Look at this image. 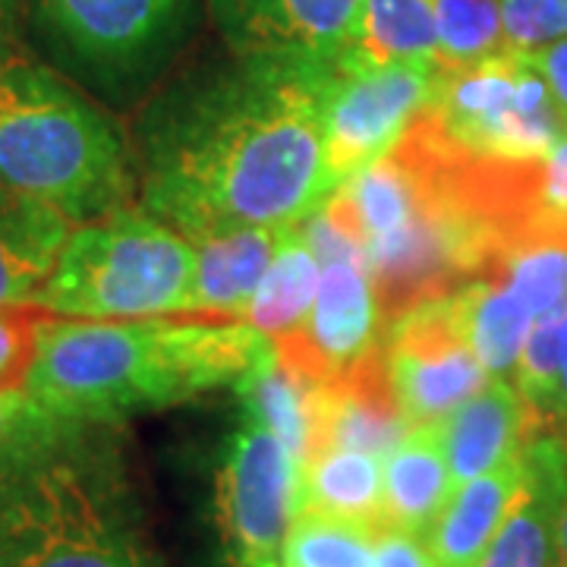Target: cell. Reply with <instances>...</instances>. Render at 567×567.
<instances>
[{
  "mask_svg": "<svg viewBox=\"0 0 567 567\" xmlns=\"http://www.w3.org/2000/svg\"><path fill=\"white\" fill-rule=\"evenodd\" d=\"M322 58H234L155 95L130 140L140 208L189 244L303 221L338 186L316 111Z\"/></svg>",
  "mask_w": 567,
  "mask_h": 567,
  "instance_id": "1",
  "label": "cell"
},
{
  "mask_svg": "<svg viewBox=\"0 0 567 567\" xmlns=\"http://www.w3.org/2000/svg\"><path fill=\"white\" fill-rule=\"evenodd\" d=\"M271 353L252 324L224 316L61 319L44 316L25 394L70 423H107L240 385Z\"/></svg>",
  "mask_w": 567,
  "mask_h": 567,
  "instance_id": "2",
  "label": "cell"
},
{
  "mask_svg": "<svg viewBox=\"0 0 567 567\" xmlns=\"http://www.w3.org/2000/svg\"><path fill=\"white\" fill-rule=\"evenodd\" d=\"M0 567H145L117 425L32 406L0 464Z\"/></svg>",
  "mask_w": 567,
  "mask_h": 567,
  "instance_id": "3",
  "label": "cell"
},
{
  "mask_svg": "<svg viewBox=\"0 0 567 567\" xmlns=\"http://www.w3.org/2000/svg\"><path fill=\"white\" fill-rule=\"evenodd\" d=\"M0 183L70 224L136 205V155L114 114L58 66L0 48Z\"/></svg>",
  "mask_w": 567,
  "mask_h": 567,
  "instance_id": "4",
  "label": "cell"
},
{
  "mask_svg": "<svg viewBox=\"0 0 567 567\" xmlns=\"http://www.w3.org/2000/svg\"><path fill=\"white\" fill-rule=\"evenodd\" d=\"M196 249L140 205L76 224L35 306L61 319H158L189 312Z\"/></svg>",
  "mask_w": 567,
  "mask_h": 567,
  "instance_id": "5",
  "label": "cell"
},
{
  "mask_svg": "<svg viewBox=\"0 0 567 567\" xmlns=\"http://www.w3.org/2000/svg\"><path fill=\"white\" fill-rule=\"evenodd\" d=\"M205 0H32V29L63 76L107 107H130L203 25Z\"/></svg>",
  "mask_w": 567,
  "mask_h": 567,
  "instance_id": "6",
  "label": "cell"
},
{
  "mask_svg": "<svg viewBox=\"0 0 567 567\" xmlns=\"http://www.w3.org/2000/svg\"><path fill=\"white\" fill-rule=\"evenodd\" d=\"M429 114L466 152L505 162L543 158L565 140V107L517 48L464 70H439Z\"/></svg>",
  "mask_w": 567,
  "mask_h": 567,
  "instance_id": "7",
  "label": "cell"
},
{
  "mask_svg": "<svg viewBox=\"0 0 567 567\" xmlns=\"http://www.w3.org/2000/svg\"><path fill=\"white\" fill-rule=\"evenodd\" d=\"M435 85V63L357 66L341 58V48L324 54L316 66V111L331 181H347L391 152L432 104Z\"/></svg>",
  "mask_w": 567,
  "mask_h": 567,
  "instance_id": "8",
  "label": "cell"
},
{
  "mask_svg": "<svg viewBox=\"0 0 567 567\" xmlns=\"http://www.w3.org/2000/svg\"><path fill=\"white\" fill-rule=\"evenodd\" d=\"M215 476L218 567H281L293 520L297 457L244 406Z\"/></svg>",
  "mask_w": 567,
  "mask_h": 567,
  "instance_id": "9",
  "label": "cell"
},
{
  "mask_svg": "<svg viewBox=\"0 0 567 567\" xmlns=\"http://www.w3.org/2000/svg\"><path fill=\"white\" fill-rule=\"evenodd\" d=\"M382 350L391 391L410 425L442 423L492 379L466 341L451 297L413 306L388 322Z\"/></svg>",
  "mask_w": 567,
  "mask_h": 567,
  "instance_id": "10",
  "label": "cell"
},
{
  "mask_svg": "<svg viewBox=\"0 0 567 567\" xmlns=\"http://www.w3.org/2000/svg\"><path fill=\"white\" fill-rule=\"evenodd\" d=\"M385 316L363 262L322 265L319 290L300 328L275 338V360L300 375L306 385H322L372 357L385 341ZM388 328V324H385Z\"/></svg>",
  "mask_w": 567,
  "mask_h": 567,
  "instance_id": "11",
  "label": "cell"
},
{
  "mask_svg": "<svg viewBox=\"0 0 567 567\" xmlns=\"http://www.w3.org/2000/svg\"><path fill=\"white\" fill-rule=\"evenodd\" d=\"M413 425L406 423L388 379L385 350L379 347L350 372L309 388L306 404V447L300 464L331 451H365L385 457Z\"/></svg>",
  "mask_w": 567,
  "mask_h": 567,
  "instance_id": "12",
  "label": "cell"
},
{
  "mask_svg": "<svg viewBox=\"0 0 567 567\" xmlns=\"http://www.w3.org/2000/svg\"><path fill=\"white\" fill-rule=\"evenodd\" d=\"M360 0H205L234 58H322L347 41Z\"/></svg>",
  "mask_w": 567,
  "mask_h": 567,
  "instance_id": "13",
  "label": "cell"
},
{
  "mask_svg": "<svg viewBox=\"0 0 567 567\" xmlns=\"http://www.w3.org/2000/svg\"><path fill=\"white\" fill-rule=\"evenodd\" d=\"M567 492V442L536 432L524 445V483L473 567H558V520Z\"/></svg>",
  "mask_w": 567,
  "mask_h": 567,
  "instance_id": "14",
  "label": "cell"
},
{
  "mask_svg": "<svg viewBox=\"0 0 567 567\" xmlns=\"http://www.w3.org/2000/svg\"><path fill=\"white\" fill-rule=\"evenodd\" d=\"M454 486L517 457L536 425L511 379H488L470 401L439 423Z\"/></svg>",
  "mask_w": 567,
  "mask_h": 567,
  "instance_id": "15",
  "label": "cell"
},
{
  "mask_svg": "<svg viewBox=\"0 0 567 567\" xmlns=\"http://www.w3.org/2000/svg\"><path fill=\"white\" fill-rule=\"evenodd\" d=\"M76 224L0 183V306H35Z\"/></svg>",
  "mask_w": 567,
  "mask_h": 567,
  "instance_id": "16",
  "label": "cell"
},
{
  "mask_svg": "<svg viewBox=\"0 0 567 567\" xmlns=\"http://www.w3.org/2000/svg\"><path fill=\"white\" fill-rule=\"evenodd\" d=\"M287 227L290 224L237 227V230L215 234L193 244L196 275H193V290H189V312L244 319L246 306L275 259Z\"/></svg>",
  "mask_w": 567,
  "mask_h": 567,
  "instance_id": "17",
  "label": "cell"
},
{
  "mask_svg": "<svg viewBox=\"0 0 567 567\" xmlns=\"http://www.w3.org/2000/svg\"><path fill=\"white\" fill-rule=\"evenodd\" d=\"M454 492L439 423L413 425L382 457V527L429 536Z\"/></svg>",
  "mask_w": 567,
  "mask_h": 567,
  "instance_id": "18",
  "label": "cell"
},
{
  "mask_svg": "<svg viewBox=\"0 0 567 567\" xmlns=\"http://www.w3.org/2000/svg\"><path fill=\"white\" fill-rule=\"evenodd\" d=\"M524 483V451L476 480L454 486L425 543L439 567H473L492 543Z\"/></svg>",
  "mask_w": 567,
  "mask_h": 567,
  "instance_id": "19",
  "label": "cell"
},
{
  "mask_svg": "<svg viewBox=\"0 0 567 567\" xmlns=\"http://www.w3.org/2000/svg\"><path fill=\"white\" fill-rule=\"evenodd\" d=\"M316 511L365 527H382V457L331 447L297 466L293 517Z\"/></svg>",
  "mask_w": 567,
  "mask_h": 567,
  "instance_id": "20",
  "label": "cell"
},
{
  "mask_svg": "<svg viewBox=\"0 0 567 567\" xmlns=\"http://www.w3.org/2000/svg\"><path fill=\"white\" fill-rule=\"evenodd\" d=\"M435 0H360L341 58L357 66L435 63Z\"/></svg>",
  "mask_w": 567,
  "mask_h": 567,
  "instance_id": "21",
  "label": "cell"
},
{
  "mask_svg": "<svg viewBox=\"0 0 567 567\" xmlns=\"http://www.w3.org/2000/svg\"><path fill=\"white\" fill-rule=\"evenodd\" d=\"M457 319L480 363L492 379H507L527 344L533 312L527 303L495 278H476L451 293Z\"/></svg>",
  "mask_w": 567,
  "mask_h": 567,
  "instance_id": "22",
  "label": "cell"
},
{
  "mask_svg": "<svg viewBox=\"0 0 567 567\" xmlns=\"http://www.w3.org/2000/svg\"><path fill=\"white\" fill-rule=\"evenodd\" d=\"M319 259L300 234V221L284 230L275 259L246 306L244 322L252 324L268 341L300 328L319 290Z\"/></svg>",
  "mask_w": 567,
  "mask_h": 567,
  "instance_id": "23",
  "label": "cell"
},
{
  "mask_svg": "<svg viewBox=\"0 0 567 567\" xmlns=\"http://www.w3.org/2000/svg\"><path fill=\"white\" fill-rule=\"evenodd\" d=\"M435 66L464 70L507 48L502 0H435Z\"/></svg>",
  "mask_w": 567,
  "mask_h": 567,
  "instance_id": "24",
  "label": "cell"
},
{
  "mask_svg": "<svg viewBox=\"0 0 567 567\" xmlns=\"http://www.w3.org/2000/svg\"><path fill=\"white\" fill-rule=\"evenodd\" d=\"M375 529L316 511H300L284 543L281 567H375Z\"/></svg>",
  "mask_w": 567,
  "mask_h": 567,
  "instance_id": "25",
  "label": "cell"
},
{
  "mask_svg": "<svg viewBox=\"0 0 567 567\" xmlns=\"http://www.w3.org/2000/svg\"><path fill=\"white\" fill-rule=\"evenodd\" d=\"M567 350V306L548 316H539L527 334V344L520 350V360L514 365V388L520 391L524 404L536 432H543L546 410L555 398V385L561 375Z\"/></svg>",
  "mask_w": 567,
  "mask_h": 567,
  "instance_id": "26",
  "label": "cell"
},
{
  "mask_svg": "<svg viewBox=\"0 0 567 567\" xmlns=\"http://www.w3.org/2000/svg\"><path fill=\"white\" fill-rule=\"evenodd\" d=\"M486 278L514 290L527 303L533 319H539L567 306V249L551 244L520 246L507 252Z\"/></svg>",
  "mask_w": 567,
  "mask_h": 567,
  "instance_id": "27",
  "label": "cell"
},
{
  "mask_svg": "<svg viewBox=\"0 0 567 567\" xmlns=\"http://www.w3.org/2000/svg\"><path fill=\"white\" fill-rule=\"evenodd\" d=\"M44 316L39 306H0V394L25 388Z\"/></svg>",
  "mask_w": 567,
  "mask_h": 567,
  "instance_id": "28",
  "label": "cell"
},
{
  "mask_svg": "<svg viewBox=\"0 0 567 567\" xmlns=\"http://www.w3.org/2000/svg\"><path fill=\"white\" fill-rule=\"evenodd\" d=\"M507 48L536 51L567 39V0H502Z\"/></svg>",
  "mask_w": 567,
  "mask_h": 567,
  "instance_id": "29",
  "label": "cell"
},
{
  "mask_svg": "<svg viewBox=\"0 0 567 567\" xmlns=\"http://www.w3.org/2000/svg\"><path fill=\"white\" fill-rule=\"evenodd\" d=\"M372 565L375 567H439L435 555L423 536H413L406 529L379 527L372 543Z\"/></svg>",
  "mask_w": 567,
  "mask_h": 567,
  "instance_id": "30",
  "label": "cell"
},
{
  "mask_svg": "<svg viewBox=\"0 0 567 567\" xmlns=\"http://www.w3.org/2000/svg\"><path fill=\"white\" fill-rule=\"evenodd\" d=\"M529 63L546 76L551 95L558 99V104L565 107L567 114V39L551 41L546 48L527 51Z\"/></svg>",
  "mask_w": 567,
  "mask_h": 567,
  "instance_id": "31",
  "label": "cell"
},
{
  "mask_svg": "<svg viewBox=\"0 0 567 567\" xmlns=\"http://www.w3.org/2000/svg\"><path fill=\"white\" fill-rule=\"evenodd\" d=\"M32 398L25 394V388H17V391H3L0 394V464L7 457L10 445L17 442L20 429L29 420L32 413Z\"/></svg>",
  "mask_w": 567,
  "mask_h": 567,
  "instance_id": "32",
  "label": "cell"
},
{
  "mask_svg": "<svg viewBox=\"0 0 567 567\" xmlns=\"http://www.w3.org/2000/svg\"><path fill=\"white\" fill-rule=\"evenodd\" d=\"M543 432H555L567 442V350L565 363H561V375H558V385H555V398L546 410V420H543Z\"/></svg>",
  "mask_w": 567,
  "mask_h": 567,
  "instance_id": "33",
  "label": "cell"
},
{
  "mask_svg": "<svg viewBox=\"0 0 567 567\" xmlns=\"http://www.w3.org/2000/svg\"><path fill=\"white\" fill-rule=\"evenodd\" d=\"M29 0H0V48H10L17 41L20 17Z\"/></svg>",
  "mask_w": 567,
  "mask_h": 567,
  "instance_id": "34",
  "label": "cell"
},
{
  "mask_svg": "<svg viewBox=\"0 0 567 567\" xmlns=\"http://www.w3.org/2000/svg\"><path fill=\"white\" fill-rule=\"evenodd\" d=\"M558 567H567V492L561 505V520H558Z\"/></svg>",
  "mask_w": 567,
  "mask_h": 567,
  "instance_id": "35",
  "label": "cell"
}]
</instances>
